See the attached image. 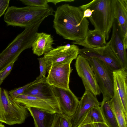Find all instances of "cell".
Returning <instances> with one entry per match:
<instances>
[{
  "label": "cell",
  "instance_id": "obj_1",
  "mask_svg": "<svg viewBox=\"0 0 127 127\" xmlns=\"http://www.w3.org/2000/svg\"><path fill=\"white\" fill-rule=\"evenodd\" d=\"M83 12L79 7L65 4L55 12L53 27L57 34L65 39L76 41L85 38L88 32L89 22L83 18Z\"/></svg>",
  "mask_w": 127,
  "mask_h": 127
},
{
  "label": "cell",
  "instance_id": "obj_2",
  "mask_svg": "<svg viewBox=\"0 0 127 127\" xmlns=\"http://www.w3.org/2000/svg\"><path fill=\"white\" fill-rule=\"evenodd\" d=\"M78 7L82 11L87 8L92 10V15L88 18L94 29L108 40L115 18V0H94Z\"/></svg>",
  "mask_w": 127,
  "mask_h": 127
},
{
  "label": "cell",
  "instance_id": "obj_3",
  "mask_svg": "<svg viewBox=\"0 0 127 127\" xmlns=\"http://www.w3.org/2000/svg\"><path fill=\"white\" fill-rule=\"evenodd\" d=\"M52 7H38L28 6L19 7H8L4 17L7 26H18L25 28L41 19L54 15Z\"/></svg>",
  "mask_w": 127,
  "mask_h": 127
},
{
  "label": "cell",
  "instance_id": "obj_4",
  "mask_svg": "<svg viewBox=\"0 0 127 127\" xmlns=\"http://www.w3.org/2000/svg\"><path fill=\"white\" fill-rule=\"evenodd\" d=\"M28 110L15 101L8 92L0 87V122L9 125L24 122L28 115Z\"/></svg>",
  "mask_w": 127,
  "mask_h": 127
},
{
  "label": "cell",
  "instance_id": "obj_5",
  "mask_svg": "<svg viewBox=\"0 0 127 127\" xmlns=\"http://www.w3.org/2000/svg\"><path fill=\"white\" fill-rule=\"evenodd\" d=\"M87 60L95 74L103 98L111 99L114 93L113 71L97 58H93Z\"/></svg>",
  "mask_w": 127,
  "mask_h": 127
},
{
  "label": "cell",
  "instance_id": "obj_6",
  "mask_svg": "<svg viewBox=\"0 0 127 127\" xmlns=\"http://www.w3.org/2000/svg\"><path fill=\"white\" fill-rule=\"evenodd\" d=\"M79 55L87 60L93 58L98 59L112 71L123 69L122 65L108 42L104 47L96 48L80 49Z\"/></svg>",
  "mask_w": 127,
  "mask_h": 127
},
{
  "label": "cell",
  "instance_id": "obj_7",
  "mask_svg": "<svg viewBox=\"0 0 127 127\" xmlns=\"http://www.w3.org/2000/svg\"><path fill=\"white\" fill-rule=\"evenodd\" d=\"M79 49L72 44L58 46L45 54L43 56L47 71L52 66L69 62L76 59Z\"/></svg>",
  "mask_w": 127,
  "mask_h": 127
},
{
  "label": "cell",
  "instance_id": "obj_8",
  "mask_svg": "<svg viewBox=\"0 0 127 127\" xmlns=\"http://www.w3.org/2000/svg\"><path fill=\"white\" fill-rule=\"evenodd\" d=\"M75 66L85 89L95 96L101 93L95 75L88 60L78 55L76 59Z\"/></svg>",
  "mask_w": 127,
  "mask_h": 127
},
{
  "label": "cell",
  "instance_id": "obj_9",
  "mask_svg": "<svg viewBox=\"0 0 127 127\" xmlns=\"http://www.w3.org/2000/svg\"><path fill=\"white\" fill-rule=\"evenodd\" d=\"M71 62L51 66L47 71L46 82L50 85L58 88L69 89L70 75L72 69Z\"/></svg>",
  "mask_w": 127,
  "mask_h": 127
},
{
  "label": "cell",
  "instance_id": "obj_10",
  "mask_svg": "<svg viewBox=\"0 0 127 127\" xmlns=\"http://www.w3.org/2000/svg\"><path fill=\"white\" fill-rule=\"evenodd\" d=\"M13 99L25 107L36 108L54 114L63 113L58 100H47L23 94Z\"/></svg>",
  "mask_w": 127,
  "mask_h": 127
},
{
  "label": "cell",
  "instance_id": "obj_11",
  "mask_svg": "<svg viewBox=\"0 0 127 127\" xmlns=\"http://www.w3.org/2000/svg\"><path fill=\"white\" fill-rule=\"evenodd\" d=\"M111 39L108 42L112 49L121 63L123 69H127V57L124 39L120 26L115 18Z\"/></svg>",
  "mask_w": 127,
  "mask_h": 127
},
{
  "label": "cell",
  "instance_id": "obj_12",
  "mask_svg": "<svg viewBox=\"0 0 127 127\" xmlns=\"http://www.w3.org/2000/svg\"><path fill=\"white\" fill-rule=\"evenodd\" d=\"M62 113L71 117L75 113L79 101L70 89H65L52 86Z\"/></svg>",
  "mask_w": 127,
  "mask_h": 127
},
{
  "label": "cell",
  "instance_id": "obj_13",
  "mask_svg": "<svg viewBox=\"0 0 127 127\" xmlns=\"http://www.w3.org/2000/svg\"><path fill=\"white\" fill-rule=\"evenodd\" d=\"M100 103L96 96L90 92L85 91L80 101L74 114L71 117L72 127L78 126L85 115L91 108L100 106Z\"/></svg>",
  "mask_w": 127,
  "mask_h": 127
},
{
  "label": "cell",
  "instance_id": "obj_14",
  "mask_svg": "<svg viewBox=\"0 0 127 127\" xmlns=\"http://www.w3.org/2000/svg\"><path fill=\"white\" fill-rule=\"evenodd\" d=\"M36 80L35 82L26 89L23 94L47 100H58L52 86L46 82V77Z\"/></svg>",
  "mask_w": 127,
  "mask_h": 127
},
{
  "label": "cell",
  "instance_id": "obj_15",
  "mask_svg": "<svg viewBox=\"0 0 127 127\" xmlns=\"http://www.w3.org/2000/svg\"><path fill=\"white\" fill-rule=\"evenodd\" d=\"M114 86L116 88L127 116V71L122 69L113 71Z\"/></svg>",
  "mask_w": 127,
  "mask_h": 127
},
{
  "label": "cell",
  "instance_id": "obj_16",
  "mask_svg": "<svg viewBox=\"0 0 127 127\" xmlns=\"http://www.w3.org/2000/svg\"><path fill=\"white\" fill-rule=\"evenodd\" d=\"M53 38L50 34L37 32L32 43V48L34 54L38 56L47 53L54 48Z\"/></svg>",
  "mask_w": 127,
  "mask_h": 127
},
{
  "label": "cell",
  "instance_id": "obj_17",
  "mask_svg": "<svg viewBox=\"0 0 127 127\" xmlns=\"http://www.w3.org/2000/svg\"><path fill=\"white\" fill-rule=\"evenodd\" d=\"M104 36L99 31L89 30L84 39L71 42L87 48H96L104 46L107 44Z\"/></svg>",
  "mask_w": 127,
  "mask_h": 127
},
{
  "label": "cell",
  "instance_id": "obj_18",
  "mask_svg": "<svg viewBox=\"0 0 127 127\" xmlns=\"http://www.w3.org/2000/svg\"><path fill=\"white\" fill-rule=\"evenodd\" d=\"M115 18L118 21L127 47V0H115Z\"/></svg>",
  "mask_w": 127,
  "mask_h": 127
},
{
  "label": "cell",
  "instance_id": "obj_19",
  "mask_svg": "<svg viewBox=\"0 0 127 127\" xmlns=\"http://www.w3.org/2000/svg\"><path fill=\"white\" fill-rule=\"evenodd\" d=\"M114 93L113 97L109 101L119 127H127V116L125 114L117 90L114 86Z\"/></svg>",
  "mask_w": 127,
  "mask_h": 127
},
{
  "label": "cell",
  "instance_id": "obj_20",
  "mask_svg": "<svg viewBox=\"0 0 127 127\" xmlns=\"http://www.w3.org/2000/svg\"><path fill=\"white\" fill-rule=\"evenodd\" d=\"M25 107L30 112L33 119L34 127H51L55 114L36 108Z\"/></svg>",
  "mask_w": 127,
  "mask_h": 127
},
{
  "label": "cell",
  "instance_id": "obj_21",
  "mask_svg": "<svg viewBox=\"0 0 127 127\" xmlns=\"http://www.w3.org/2000/svg\"><path fill=\"white\" fill-rule=\"evenodd\" d=\"M110 99L103 98L100 108L105 123L108 127H119L113 112L110 106Z\"/></svg>",
  "mask_w": 127,
  "mask_h": 127
},
{
  "label": "cell",
  "instance_id": "obj_22",
  "mask_svg": "<svg viewBox=\"0 0 127 127\" xmlns=\"http://www.w3.org/2000/svg\"><path fill=\"white\" fill-rule=\"evenodd\" d=\"M51 127H72L71 117L63 113L55 114Z\"/></svg>",
  "mask_w": 127,
  "mask_h": 127
},
{
  "label": "cell",
  "instance_id": "obj_23",
  "mask_svg": "<svg viewBox=\"0 0 127 127\" xmlns=\"http://www.w3.org/2000/svg\"><path fill=\"white\" fill-rule=\"evenodd\" d=\"M88 111L93 123L105 124L100 111V106L93 107Z\"/></svg>",
  "mask_w": 127,
  "mask_h": 127
},
{
  "label": "cell",
  "instance_id": "obj_24",
  "mask_svg": "<svg viewBox=\"0 0 127 127\" xmlns=\"http://www.w3.org/2000/svg\"><path fill=\"white\" fill-rule=\"evenodd\" d=\"M25 5L38 7H49L48 0H20Z\"/></svg>",
  "mask_w": 127,
  "mask_h": 127
},
{
  "label": "cell",
  "instance_id": "obj_25",
  "mask_svg": "<svg viewBox=\"0 0 127 127\" xmlns=\"http://www.w3.org/2000/svg\"><path fill=\"white\" fill-rule=\"evenodd\" d=\"M35 80L33 82H31L23 86L11 90L8 92L9 94L13 99H14L18 96L23 94L26 89L29 86L33 83L36 81Z\"/></svg>",
  "mask_w": 127,
  "mask_h": 127
},
{
  "label": "cell",
  "instance_id": "obj_26",
  "mask_svg": "<svg viewBox=\"0 0 127 127\" xmlns=\"http://www.w3.org/2000/svg\"><path fill=\"white\" fill-rule=\"evenodd\" d=\"M39 63L40 73L36 79L45 77L47 71L46 65L43 57L37 59Z\"/></svg>",
  "mask_w": 127,
  "mask_h": 127
},
{
  "label": "cell",
  "instance_id": "obj_27",
  "mask_svg": "<svg viewBox=\"0 0 127 127\" xmlns=\"http://www.w3.org/2000/svg\"><path fill=\"white\" fill-rule=\"evenodd\" d=\"M93 123L88 111L85 115L80 124L76 127H93Z\"/></svg>",
  "mask_w": 127,
  "mask_h": 127
},
{
  "label": "cell",
  "instance_id": "obj_28",
  "mask_svg": "<svg viewBox=\"0 0 127 127\" xmlns=\"http://www.w3.org/2000/svg\"><path fill=\"white\" fill-rule=\"evenodd\" d=\"M15 62H13L12 63L2 71L0 78V86L4 80L10 73Z\"/></svg>",
  "mask_w": 127,
  "mask_h": 127
},
{
  "label": "cell",
  "instance_id": "obj_29",
  "mask_svg": "<svg viewBox=\"0 0 127 127\" xmlns=\"http://www.w3.org/2000/svg\"><path fill=\"white\" fill-rule=\"evenodd\" d=\"M10 0H0V18L5 14L8 7Z\"/></svg>",
  "mask_w": 127,
  "mask_h": 127
},
{
  "label": "cell",
  "instance_id": "obj_30",
  "mask_svg": "<svg viewBox=\"0 0 127 127\" xmlns=\"http://www.w3.org/2000/svg\"><path fill=\"white\" fill-rule=\"evenodd\" d=\"M83 12V18H89L91 16L92 13L91 10L89 8H87L82 11Z\"/></svg>",
  "mask_w": 127,
  "mask_h": 127
},
{
  "label": "cell",
  "instance_id": "obj_31",
  "mask_svg": "<svg viewBox=\"0 0 127 127\" xmlns=\"http://www.w3.org/2000/svg\"><path fill=\"white\" fill-rule=\"evenodd\" d=\"M74 1V0H48V3H52L55 5L60 2H71Z\"/></svg>",
  "mask_w": 127,
  "mask_h": 127
},
{
  "label": "cell",
  "instance_id": "obj_32",
  "mask_svg": "<svg viewBox=\"0 0 127 127\" xmlns=\"http://www.w3.org/2000/svg\"><path fill=\"white\" fill-rule=\"evenodd\" d=\"M92 125L93 127H108L105 124L103 123H93Z\"/></svg>",
  "mask_w": 127,
  "mask_h": 127
},
{
  "label": "cell",
  "instance_id": "obj_33",
  "mask_svg": "<svg viewBox=\"0 0 127 127\" xmlns=\"http://www.w3.org/2000/svg\"><path fill=\"white\" fill-rule=\"evenodd\" d=\"M0 127H5L1 123H0Z\"/></svg>",
  "mask_w": 127,
  "mask_h": 127
},
{
  "label": "cell",
  "instance_id": "obj_34",
  "mask_svg": "<svg viewBox=\"0 0 127 127\" xmlns=\"http://www.w3.org/2000/svg\"><path fill=\"white\" fill-rule=\"evenodd\" d=\"M3 70L1 71H0V78L1 75V73H2V71Z\"/></svg>",
  "mask_w": 127,
  "mask_h": 127
}]
</instances>
